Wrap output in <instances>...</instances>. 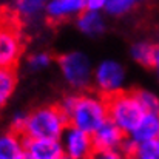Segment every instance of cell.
<instances>
[{
    "label": "cell",
    "mask_w": 159,
    "mask_h": 159,
    "mask_svg": "<svg viewBox=\"0 0 159 159\" xmlns=\"http://www.w3.org/2000/svg\"><path fill=\"white\" fill-rule=\"evenodd\" d=\"M59 107L68 117L70 125H74L87 133H93L108 119L107 99L94 94L68 96Z\"/></svg>",
    "instance_id": "6da1fadb"
},
{
    "label": "cell",
    "mask_w": 159,
    "mask_h": 159,
    "mask_svg": "<svg viewBox=\"0 0 159 159\" xmlns=\"http://www.w3.org/2000/svg\"><path fill=\"white\" fill-rule=\"evenodd\" d=\"M68 117L60 107H42L26 116L22 136L33 139H60Z\"/></svg>",
    "instance_id": "7a4b0ae2"
},
{
    "label": "cell",
    "mask_w": 159,
    "mask_h": 159,
    "mask_svg": "<svg viewBox=\"0 0 159 159\" xmlns=\"http://www.w3.org/2000/svg\"><path fill=\"white\" fill-rule=\"evenodd\" d=\"M108 119H111L127 134L138 125L145 114L144 107L138 101L134 91H119L107 98Z\"/></svg>",
    "instance_id": "3957f363"
},
{
    "label": "cell",
    "mask_w": 159,
    "mask_h": 159,
    "mask_svg": "<svg viewBox=\"0 0 159 159\" xmlns=\"http://www.w3.org/2000/svg\"><path fill=\"white\" fill-rule=\"evenodd\" d=\"M59 65L62 70V74L68 84H71L76 88H85L93 76L91 62L88 56L80 51H71L63 54L59 59Z\"/></svg>",
    "instance_id": "277c9868"
},
{
    "label": "cell",
    "mask_w": 159,
    "mask_h": 159,
    "mask_svg": "<svg viewBox=\"0 0 159 159\" xmlns=\"http://www.w3.org/2000/svg\"><path fill=\"white\" fill-rule=\"evenodd\" d=\"M63 155L71 159H90L94 153L91 133H87L74 125H66L60 136Z\"/></svg>",
    "instance_id": "5b68a950"
},
{
    "label": "cell",
    "mask_w": 159,
    "mask_h": 159,
    "mask_svg": "<svg viewBox=\"0 0 159 159\" xmlns=\"http://www.w3.org/2000/svg\"><path fill=\"white\" fill-rule=\"evenodd\" d=\"M124 80H125L124 68L116 60H104L94 70V84L98 90L107 96L122 91Z\"/></svg>",
    "instance_id": "8992f818"
},
{
    "label": "cell",
    "mask_w": 159,
    "mask_h": 159,
    "mask_svg": "<svg viewBox=\"0 0 159 159\" xmlns=\"http://www.w3.org/2000/svg\"><path fill=\"white\" fill-rule=\"evenodd\" d=\"M22 53L20 36L14 25L0 22V68H12Z\"/></svg>",
    "instance_id": "52a82bcc"
},
{
    "label": "cell",
    "mask_w": 159,
    "mask_h": 159,
    "mask_svg": "<svg viewBox=\"0 0 159 159\" xmlns=\"http://www.w3.org/2000/svg\"><path fill=\"white\" fill-rule=\"evenodd\" d=\"M125 134L127 133L119 128L111 119H107L99 128L91 133L94 150H119L127 138Z\"/></svg>",
    "instance_id": "ba28073f"
},
{
    "label": "cell",
    "mask_w": 159,
    "mask_h": 159,
    "mask_svg": "<svg viewBox=\"0 0 159 159\" xmlns=\"http://www.w3.org/2000/svg\"><path fill=\"white\" fill-rule=\"evenodd\" d=\"M23 138L25 152L34 159H59L63 156L60 139H33Z\"/></svg>",
    "instance_id": "9c48e42d"
},
{
    "label": "cell",
    "mask_w": 159,
    "mask_h": 159,
    "mask_svg": "<svg viewBox=\"0 0 159 159\" xmlns=\"http://www.w3.org/2000/svg\"><path fill=\"white\" fill-rule=\"evenodd\" d=\"M128 138L136 144L159 138V113H145L138 125L128 133Z\"/></svg>",
    "instance_id": "30bf717a"
},
{
    "label": "cell",
    "mask_w": 159,
    "mask_h": 159,
    "mask_svg": "<svg viewBox=\"0 0 159 159\" xmlns=\"http://www.w3.org/2000/svg\"><path fill=\"white\" fill-rule=\"evenodd\" d=\"M85 11V0H50L47 3V14L53 20H62L79 16Z\"/></svg>",
    "instance_id": "8fae6325"
},
{
    "label": "cell",
    "mask_w": 159,
    "mask_h": 159,
    "mask_svg": "<svg viewBox=\"0 0 159 159\" xmlns=\"http://www.w3.org/2000/svg\"><path fill=\"white\" fill-rule=\"evenodd\" d=\"M25 152L23 138L19 133L0 134V159H17Z\"/></svg>",
    "instance_id": "7c38bea8"
},
{
    "label": "cell",
    "mask_w": 159,
    "mask_h": 159,
    "mask_svg": "<svg viewBox=\"0 0 159 159\" xmlns=\"http://www.w3.org/2000/svg\"><path fill=\"white\" fill-rule=\"evenodd\" d=\"M77 26L82 33H85L88 36H98L105 30V22H104L102 16L99 14V11L85 9L84 12L79 14Z\"/></svg>",
    "instance_id": "4fadbf2b"
},
{
    "label": "cell",
    "mask_w": 159,
    "mask_h": 159,
    "mask_svg": "<svg viewBox=\"0 0 159 159\" xmlns=\"http://www.w3.org/2000/svg\"><path fill=\"white\" fill-rule=\"evenodd\" d=\"M156 47L147 43V42H139L133 45L131 48V56L136 62H139L144 66H155L156 62Z\"/></svg>",
    "instance_id": "5bb4252c"
},
{
    "label": "cell",
    "mask_w": 159,
    "mask_h": 159,
    "mask_svg": "<svg viewBox=\"0 0 159 159\" xmlns=\"http://www.w3.org/2000/svg\"><path fill=\"white\" fill-rule=\"evenodd\" d=\"M16 88V74L12 68H0V108L6 105Z\"/></svg>",
    "instance_id": "9a60e30c"
},
{
    "label": "cell",
    "mask_w": 159,
    "mask_h": 159,
    "mask_svg": "<svg viewBox=\"0 0 159 159\" xmlns=\"http://www.w3.org/2000/svg\"><path fill=\"white\" fill-rule=\"evenodd\" d=\"M133 156L136 159H159V138L138 144Z\"/></svg>",
    "instance_id": "2e32d148"
},
{
    "label": "cell",
    "mask_w": 159,
    "mask_h": 159,
    "mask_svg": "<svg viewBox=\"0 0 159 159\" xmlns=\"http://www.w3.org/2000/svg\"><path fill=\"white\" fill-rule=\"evenodd\" d=\"M138 101L144 107L145 113H159V99L147 90H136L134 91Z\"/></svg>",
    "instance_id": "e0dca14e"
},
{
    "label": "cell",
    "mask_w": 159,
    "mask_h": 159,
    "mask_svg": "<svg viewBox=\"0 0 159 159\" xmlns=\"http://www.w3.org/2000/svg\"><path fill=\"white\" fill-rule=\"evenodd\" d=\"M47 0H17V9L22 16H36Z\"/></svg>",
    "instance_id": "ac0fdd59"
},
{
    "label": "cell",
    "mask_w": 159,
    "mask_h": 159,
    "mask_svg": "<svg viewBox=\"0 0 159 159\" xmlns=\"http://www.w3.org/2000/svg\"><path fill=\"white\" fill-rule=\"evenodd\" d=\"M136 2H138V0H107L105 9L110 14L119 16V14L127 12Z\"/></svg>",
    "instance_id": "d6986e66"
},
{
    "label": "cell",
    "mask_w": 159,
    "mask_h": 159,
    "mask_svg": "<svg viewBox=\"0 0 159 159\" xmlns=\"http://www.w3.org/2000/svg\"><path fill=\"white\" fill-rule=\"evenodd\" d=\"M50 62H51V59H50V56L47 53H36V54H33V56H30L28 66L31 70H34V71H39V70L47 68L50 65Z\"/></svg>",
    "instance_id": "ffe728a7"
},
{
    "label": "cell",
    "mask_w": 159,
    "mask_h": 159,
    "mask_svg": "<svg viewBox=\"0 0 159 159\" xmlns=\"http://www.w3.org/2000/svg\"><path fill=\"white\" fill-rule=\"evenodd\" d=\"M90 159H124L119 150H94Z\"/></svg>",
    "instance_id": "44dd1931"
},
{
    "label": "cell",
    "mask_w": 159,
    "mask_h": 159,
    "mask_svg": "<svg viewBox=\"0 0 159 159\" xmlns=\"http://www.w3.org/2000/svg\"><path fill=\"white\" fill-rule=\"evenodd\" d=\"M26 116L28 114H23V113H17L12 119V130L19 134H22L23 128H25V122H26Z\"/></svg>",
    "instance_id": "7402d4cb"
},
{
    "label": "cell",
    "mask_w": 159,
    "mask_h": 159,
    "mask_svg": "<svg viewBox=\"0 0 159 159\" xmlns=\"http://www.w3.org/2000/svg\"><path fill=\"white\" fill-rule=\"evenodd\" d=\"M107 5V0H85V9L90 11H101Z\"/></svg>",
    "instance_id": "603a6c76"
},
{
    "label": "cell",
    "mask_w": 159,
    "mask_h": 159,
    "mask_svg": "<svg viewBox=\"0 0 159 159\" xmlns=\"http://www.w3.org/2000/svg\"><path fill=\"white\" fill-rule=\"evenodd\" d=\"M17 159H34V158H33V156H30L26 152H23V153H22V155H20Z\"/></svg>",
    "instance_id": "cb8c5ba5"
},
{
    "label": "cell",
    "mask_w": 159,
    "mask_h": 159,
    "mask_svg": "<svg viewBox=\"0 0 159 159\" xmlns=\"http://www.w3.org/2000/svg\"><path fill=\"white\" fill-rule=\"evenodd\" d=\"M155 66L158 68V73H159V48L156 50V62H155Z\"/></svg>",
    "instance_id": "d4e9b609"
},
{
    "label": "cell",
    "mask_w": 159,
    "mask_h": 159,
    "mask_svg": "<svg viewBox=\"0 0 159 159\" xmlns=\"http://www.w3.org/2000/svg\"><path fill=\"white\" fill-rule=\"evenodd\" d=\"M59 159H71V158H68V156H65V155H63L62 158H59Z\"/></svg>",
    "instance_id": "484cf974"
}]
</instances>
